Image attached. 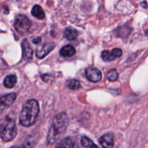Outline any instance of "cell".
I'll list each match as a JSON object with an SVG mask.
<instances>
[{
	"label": "cell",
	"mask_w": 148,
	"mask_h": 148,
	"mask_svg": "<svg viewBox=\"0 0 148 148\" xmlns=\"http://www.w3.org/2000/svg\"><path fill=\"white\" fill-rule=\"evenodd\" d=\"M68 125V116L65 113H60L54 117L48 135V143L54 144L65 132Z\"/></svg>",
	"instance_id": "cell-1"
},
{
	"label": "cell",
	"mask_w": 148,
	"mask_h": 148,
	"mask_svg": "<svg viewBox=\"0 0 148 148\" xmlns=\"http://www.w3.org/2000/svg\"><path fill=\"white\" fill-rule=\"evenodd\" d=\"M39 114V106L37 101H27L20 114V123L23 127L32 126L37 120Z\"/></svg>",
	"instance_id": "cell-2"
},
{
	"label": "cell",
	"mask_w": 148,
	"mask_h": 148,
	"mask_svg": "<svg viewBox=\"0 0 148 148\" xmlns=\"http://www.w3.org/2000/svg\"><path fill=\"white\" fill-rule=\"evenodd\" d=\"M17 134V128L15 122L12 119L7 117L0 127V135L4 142H9L12 140Z\"/></svg>",
	"instance_id": "cell-3"
},
{
	"label": "cell",
	"mask_w": 148,
	"mask_h": 148,
	"mask_svg": "<svg viewBox=\"0 0 148 148\" xmlns=\"http://www.w3.org/2000/svg\"><path fill=\"white\" fill-rule=\"evenodd\" d=\"M30 25L31 23L29 18L24 14H18L16 17L14 23V28L20 33H27L30 29Z\"/></svg>",
	"instance_id": "cell-4"
},
{
	"label": "cell",
	"mask_w": 148,
	"mask_h": 148,
	"mask_svg": "<svg viewBox=\"0 0 148 148\" xmlns=\"http://www.w3.org/2000/svg\"><path fill=\"white\" fill-rule=\"evenodd\" d=\"M16 98H17V95L14 92L7 94L0 98V115L9 107L12 105Z\"/></svg>",
	"instance_id": "cell-5"
},
{
	"label": "cell",
	"mask_w": 148,
	"mask_h": 148,
	"mask_svg": "<svg viewBox=\"0 0 148 148\" xmlns=\"http://www.w3.org/2000/svg\"><path fill=\"white\" fill-rule=\"evenodd\" d=\"M85 75L89 81L97 82L102 78V74L98 69L95 67H88L85 69Z\"/></svg>",
	"instance_id": "cell-6"
},
{
	"label": "cell",
	"mask_w": 148,
	"mask_h": 148,
	"mask_svg": "<svg viewBox=\"0 0 148 148\" xmlns=\"http://www.w3.org/2000/svg\"><path fill=\"white\" fill-rule=\"evenodd\" d=\"M122 55V51L120 49H114L111 51H104L101 53L102 59L105 62H111L114 61V59L119 58Z\"/></svg>",
	"instance_id": "cell-7"
},
{
	"label": "cell",
	"mask_w": 148,
	"mask_h": 148,
	"mask_svg": "<svg viewBox=\"0 0 148 148\" xmlns=\"http://www.w3.org/2000/svg\"><path fill=\"white\" fill-rule=\"evenodd\" d=\"M55 48L54 43H46V44L38 47L36 54L38 59H43L49 53H50Z\"/></svg>",
	"instance_id": "cell-8"
},
{
	"label": "cell",
	"mask_w": 148,
	"mask_h": 148,
	"mask_svg": "<svg viewBox=\"0 0 148 148\" xmlns=\"http://www.w3.org/2000/svg\"><path fill=\"white\" fill-rule=\"evenodd\" d=\"M22 49H23V58L25 61H30L33 57V51L31 46L28 43L27 40H24L22 43Z\"/></svg>",
	"instance_id": "cell-9"
},
{
	"label": "cell",
	"mask_w": 148,
	"mask_h": 148,
	"mask_svg": "<svg viewBox=\"0 0 148 148\" xmlns=\"http://www.w3.org/2000/svg\"><path fill=\"white\" fill-rule=\"evenodd\" d=\"M99 143L103 147H112L114 145V137L111 134H106L99 139Z\"/></svg>",
	"instance_id": "cell-10"
},
{
	"label": "cell",
	"mask_w": 148,
	"mask_h": 148,
	"mask_svg": "<svg viewBox=\"0 0 148 148\" xmlns=\"http://www.w3.org/2000/svg\"><path fill=\"white\" fill-rule=\"evenodd\" d=\"M78 33L76 29L72 27H66L64 32V37L69 40H73L77 38Z\"/></svg>",
	"instance_id": "cell-11"
},
{
	"label": "cell",
	"mask_w": 148,
	"mask_h": 148,
	"mask_svg": "<svg viewBox=\"0 0 148 148\" xmlns=\"http://www.w3.org/2000/svg\"><path fill=\"white\" fill-rule=\"evenodd\" d=\"M75 52L76 51L73 46L71 45H66L61 49L59 53L61 56H64V57H70L75 54Z\"/></svg>",
	"instance_id": "cell-12"
},
{
	"label": "cell",
	"mask_w": 148,
	"mask_h": 148,
	"mask_svg": "<svg viewBox=\"0 0 148 148\" xmlns=\"http://www.w3.org/2000/svg\"><path fill=\"white\" fill-rule=\"evenodd\" d=\"M31 14L39 20H42L45 17V12L43 8L38 4H36L33 7L31 10Z\"/></svg>",
	"instance_id": "cell-13"
},
{
	"label": "cell",
	"mask_w": 148,
	"mask_h": 148,
	"mask_svg": "<svg viewBox=\"0 0 148 148\" xmlns=\"http://www.w3.org/2000/svg\"><path fill=\"white\" fill-rule=\"evenodd\" d=\"M17 83V77L15 75H10L5 77L4 80V85L7 88H12Z\"/></svg>",
	"instance_id": "cell-14"
},
{
	"label": "cell",
	"mask_w": 148,
	"mask_h": 148,
	"mask_svg": "<svg viewBox=\"0 0 148 148\" xmlns=\"http://www.w3.org/2000/svg\"><path fill=\"white\" fill-rule=\"evenodd\" d=\"M75 143L71 138H65L56 145L57 147H74Z\"/></svg>",
	"instance_id": "cell-15"
},
{
	"label": "cell",
	"mask_w": 148,
	"mask_h": 148,
	"mask_svg": "<svg viewBox=\"0 0 148 148\" xmlns=\"http://www.w3.org/2000/svg\"><path fill=\"white\" fill-rule=\"evenodd\" d=\"M81 144H82V147H97V145H95L93 143V142H92L90 139L88 138V137H82V139H81Z\"/></svg>",
	"instance_id": "cell-16"
},
{
	"label": "cell",
	"mask_w": 148,
	"mask_h": 148,
	"mask_svg": "<svg viewBox=\"0 0 148 148\" xmlns=\"http://www.w3.org/2000/svg\"><path fill=\"white\" fill-rule=\"evenodd\" d=\"M68 87L70 90H78L79 88H80V83L78 80L77 79H71L70 81L68 83Z\"/></svg>",
	"instance_id": "cell-17"
},
{
	"label": "cell",
	"mask_w": 148,
	"mask_h": 148,
	"mask_svg": "<svg viewBox=\"0 0 148 148\" xmlns=\"http://www.w3.org/2000/svg\"><path fill=\"white\" fill-rule=\"evenodd\" d=\"M119 78V74L116 69H111L108 73V79L111 82L116 81Z\"/></svg>",
	"instance_id": "cell-18"
},
{
	"label": "cell",
	"mask_w": 148,
	"mask_h": 148,
	"mask_svg": "<svg viewBox=\"0 0 148 148\" xmlns=\"http://www.w3.org/2000/svg\"><path fill=\"white\" fill-rule=\"evenodd\" d=\"M40 41H41V39H40V38H37L34 39V40H33V43H36V44H37V43H40Z\"/></svg>",
	"instance_id": "cell-19"
}]
</instances>
